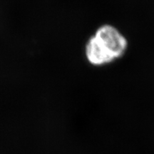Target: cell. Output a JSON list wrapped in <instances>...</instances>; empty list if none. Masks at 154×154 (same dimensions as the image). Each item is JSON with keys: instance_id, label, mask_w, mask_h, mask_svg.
I'll list each match as a JSON object with an SVG mask.
<instances>
[{"instance_id": "6da1fadb", "label": "cell", "mask_w": 154, "mask_h": 154, "mask_svg": "<svg viewBox=\"0 0 154 154\" xmlns=\"http://www.w3.org/2000/svg\"><path fill=\"white\" fill-rule=\"evenodd\" d=\"M91 36L101 53L111 63L122 57L128 49L126 36L111 24L101 25Z\"/></svg>"}]
</instances>
